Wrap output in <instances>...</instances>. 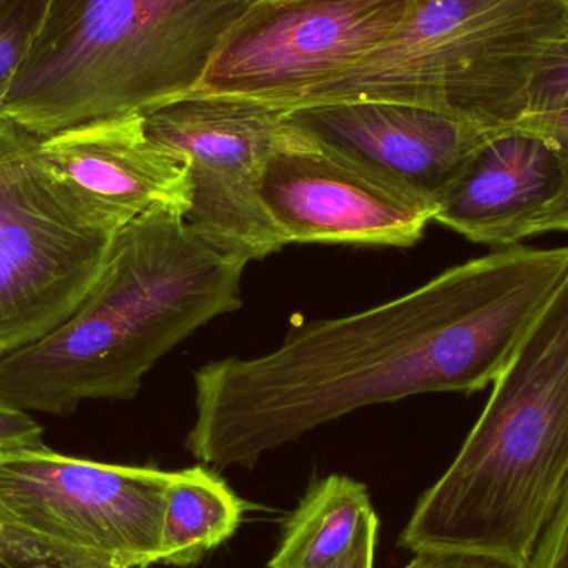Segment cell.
Here are the masks:
<instances>
[{
	"label": "cell",
	"instance_id": "9a60e30c",
	"mask_svg": "<svg viewBox=\"0 0 568 568\" xmlns=\"http://www.w3.org/2000/svg\"><path fill=\"white\" fill-rule=\"evenodd\" d=\"M245 503L209 467L175 470L166 496L160 564L186 568L232 539Z\"/></svg>",
	"mask_w": 568,
	"mask_h": 568
},
{
	"label": "cell",
	"instance_id": "cb8c5ba5",
	"mask_svg": "<svg viewBox=\"0 0 568 568\" xmlns=\"http://www.w3.org/2000/svg\"><path fill=\"white\" fill-rule=\"evenodd\" d=\"M513 125L519 126V129L534 130V132L550 129H568V109L557 110V112L529 113V115L520 116Z\"/></svg>",
	"mask_w": 568,
	"mask_h": 568
},
{
	"label": "cell",
	"instance_id": "7c38bea8",
	"mask_svg": "<svg viewBox=\"0 0 568 568\" xmlns=\"http://www.w3.org/2000/svg\"><path fill=\"white\" fill-rule=\"evenodd\" d=\"M47 165L120 229L150 210L189 213L192 185L182 159L155 145L143 116L100 120L40 140Z\"/></svg>",
	"mask_w": 568,
	"mask_h": 568
},
{
	"label": "cell",
	"instance_id": "5bb4252c",
	"mask_svg": "<svg viewBox=\"0 0 568 568\" xmlns=\"http://www.w3.org/2000/svg\"><path fill=\"white\" fill-rule=\"evenodd\" d=\"M373 516L364 484L336 474L317 480L287 519L268 568L327 566L354 546Z\"/></svg>",
	"mask_w": 568,
	"mask_h": 568
},
{
	"label": "cell",
	"instance_id": "277c9868",
	"mask_svg": "<svg viewBox=\"0 0 568 568\" xmlns=\"http://www.w3.org/2000/svg\"><path fill=\"white\" fill-rule=\"evenodd\" d=\"M260 0H52L0 112L37 139L199 89Z\"/></svg>",
	"mask_w": 568,
	"mask_h": 568
},
{
	"label": "cell",
	"instance_id": "52a82bcc",
	"mask_svg": "<svg viewBox=\"0 0 568 568\" xmlns=\"http://www.w3.org/2000/svg\"><path fill=\"white\" fill-rule=\"evenodd\" d=\"M142 116L146 136L186 165L185 222L203 242L245 263L286 246L262 196L266 165L294 130L286 112L242 97L189 93Z\"/></svg>",
	"mask_w": 568,
	"mask_h": 568
},
{
	"label": "cell",
	"instance_id": "e0dca14e",
	"mask_svg": "<svg viewBox=\"0 0 568 568\" xmlns=\"http://www.w3.org/2000/svg\"><path fill=\"white\" fill-rule=\"evenodd\" d=\"M0 568H100L13 519L0 504Z\"/></svg>",
	"mask_w": 568,
	"mask_h": 568
},
{
	"label": "cell",
	"instance_id": "ac0fdd59",
	"mask_svg": "<svg viewBox=\"0 0 568 568\" xmlns=\"http://www.w3.org/2000/svg\"><path fill=\"white\" fill-rule=\"evenodd\" d=\"M566 109H568V30L566 36L557 40L544 55L530 85L524 115Z\"/></svg>",
	"mask_w": 568,
	"mask_h": 568
},
{
	"label": "cell",
	"instance_id": "7a4b0ae2",
	"mask_svg": "<svg viewBox=\"0 0 568 568\" xmlns=\"http://www.w3.org/2000/svg\"><path fill=\"white\" fill-rule=\"evenodd\" d=\"M248 263L155 209L119 230L82 303L42 339L0 356V394L67 417L89 399H132L143 377L215 317L242 307Z\"/></svg>",
	"mask_w": 568,
	"mask_h": 568
},
{
	"label": "cell",
	"instance_id": "9c48e42d",
	"mask_svg": "<svg viewBox=\"0 0 568 568\" xmlns=\"http://www.w3.org/2000/svg\"><path fill=\"white\" fill-rule=\"evenodd\" d=\"M410 0H260L216 50L193 93L290 112L320 83L373 52Z\"/></svg>",
	"mask_w": 568,
	"mask_h": 568
},
{
	"label": "cell",
	"instance_id": "8fae6325",
	"mask_svg": "<svg viewBox=\"0 0 568 568\" xmlns=\"http://www.w3.org/2000/svg\"><path fill=\"white\" fill-rule=\"evenodd\" d=\"M286 119L327 149L434 205L493 132L439 110L393 102L306 106L286 112Z\"/></svg>",
	"mask_w": 568,
	"mask_h": 568
},
{
	"label": "cell",
	"instance_id": "5b68a950",
	"mask_svg": "<svg viewBox=\"0 0 568 568\" xmlns=\"http://www.w3.org/2000/svg\"><path fill=\"white\" fill-rule=\"evenodd\" d=\"M567 30L568 0H410L387 39L293 110L406 103L504 129L526 113L537 69Z\"/></svg>",
	"mask_w": 568,
	"mask_h": 568
},
{
	"label": "cell",
	"instance_id": "603a6c76",
	"mask_svg": "<svg viewBox=\"0 0 568 568\" xmlns=\"http://www.w3.org/2000/svg\"><path fill=\"white\" fill-rule=\"evenodd\" d=\"M377 530H379V519L373 516L364 524L354 546L341 559L321 568H374Z\"/></svg>",
	"mask_w": 568,
	"mask_h": 568
},
{
	"label": "cell",
	"instance_id": "ffe728a7",
	"mask_svg": "<svg viewBox=\"0 0 568 568\" xmlns=\"http://www.w3.org/2000/svg\"><path fill=\"white\" fill-rule=\"evenodd\" d=\"M42 427L22 407L0 394V454L42 449Z\"/></svg>",
	"mask_w": 568,
	"mask_h": 568
},
{
	"label": "cell",
	"instance_id": "2e32d148",
	"mask_svg": "<svg viewBox=\"0 0 568 568\" xmlns=\"http://www.w3.org/2000/svg\"><path fill=\"white\" fill-rule=\"evenodd\" d=\"M52 0H0V103L32 49Z\"/></svg>",
	"mask_w": 568,
	"mask_h": 568
},
{
	"label": "cell",
	"instance_id": "44dd1931",
	"mask_svg": "<svg viewBox=\"0 0 568 568\" xmlns=\"http://www.w3.org/2000/svg\"><path fill=\"white\" fill-rule=\"evenodd\" d=\"M527 568H568V480L559 507Z\"/></svg>",
	"mask_w": 568,
	"mask_h": 568
},
{
	"label": "cell",
	"instance_id": "8992f818",
	"mask_svg": "<svg viewBox=\"0 0 568 568\" xmlns=\"http://www.w3.org/2000/svg\"><path fill=\"white\" fill-rule=\"evenodd\" d=\"M119 225L0 112V356L42 339L89 293Z\"/></svg>",
	"mask_w": 568,
	"mask_h": 568
},
{
	"label": "cell",
	"instance_id": "ba28073f",
	"mask_svg": "<svg viewBox=\"0 0 568 568\" xmlns=\"http://www.w3.org/2000/svg\"><path fill=\"white\" fill-rule=\"evenodd\" d=\"M175 470L113 466L49 447L0 454V504L43 539L102 568L162 559L163 517Z\"/></svg>",
	"mask_w": 568,
	"mask_h": 568
},
{
	"label": "cell",
	"instance_id": "3957f363",
	"mask_svg": "<svg viewBox=\"0 0 568 568\" xmlns=\"http://www.w3.org/2000/svg\"><path fill=\"white\" fill-rule=\"evenodd\" d=\"M568 480V273L493 383L479 419L424 493L399 546L529 567Z\"/></svg>",
	"mask_w": 568,
	"mask_h": 568
},
{
	"label": "cell",
	"instance_id": "4fadbf2b",
	"mask_svg": "<svg viewBox=\"0 0 568 568\" xmlns=\"http://www.w3.org/2000/svg\"><path fill=\"white\" fill-rule=\"evenodd\" d=\"M559 182L547 136L514 125L493 130L436 200L434 223L479 245H520Z\"/></svg>",
	"mask_w": 568,
	"mask_h": 568
},
{
	"label": "cell",
	"instance_id": "30bf717a",
	"mask_svg": "<svg viewBox=\"0 0 568 568\" xmlns=\"http://www.w3.org/2000/svg\"><path fill=\"white\" fill-rule=\"evenodd\" d=\"M293 129L270 159L262 183L263 203L286 246L407 248L423 240L436 219L433 202Z\"/></svg>",
	"mask_w": 568,
	"mask_h": 568
},
{
	"label": "cell",
	"instance_id": "6da1fadb",
	"mask_svg": "<svg viewBox=\"0 0 568 568\" xmlns=\"http://www.w3.org/2000/svg\"><path fill=\"white\" fill-rule=\"evenodd\" d=\"M567 273L568 246L496 248L379 306L293 327L262 356L205 364L186 447L206 466L250 467L363 407L486 389Z\"/></svg>",
	"mask_w": 568,
	"mask_h": 568
},
{
	"label": "cell",
	"instance_id": "d6986e66",
	"mask_svg": "<svg viewBox=\"0 0 568 568\" xmlns=\"http://www.w3.org/2000/svg\"><path fill=\"white\" fill-rule=\"evenodd\" d=\"M534 132V130H532ZM559 156L560 182L554 199L544 206L529 230V239L547 233H568V129L539 130Z\"/></svg>",
	"mask_w": 568,
	"mask_h": 568
},
{
	"label": "cell",
	"instance_id": "7402d4cb",
	"mask_svg": "<svg viewBox=\"0 0 568 568\" xmlns=\"http://www.w3.org/2000/svg\"><path fill=\"white\" fill-rule=\"evenodd\" d=\"M403 568H517L496 557L463 550H420Z\"/></svg>",
	"mask_w": 568,
	"mask_h": 568
}]
</instances>
